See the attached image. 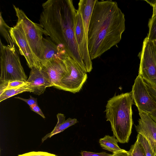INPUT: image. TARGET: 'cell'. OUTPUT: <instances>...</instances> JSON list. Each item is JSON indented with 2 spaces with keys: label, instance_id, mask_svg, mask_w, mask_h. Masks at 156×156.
Returning a JSON list of instances; mask_svg holds the SVG:
<instances>
[{
  "label": "cell",
  "instance_id": "obj_1",
  "mask_svg": "<svg viewBox=\"0 0 156 156\" xmlns=\"http://www.w3.org/2000/svg\"><path fill=\"white\" fill-rule=\"evenodd\" d=\"M42 6L39 25L43 29L44 34L49 37L86 72L75 37L77 10L73 0H48Z\"/></svg>",
  "mask_w": 156,
  "mask_h": 156
},
{
  "label": "cell",
  "instance_id": "obj_2",
  "mask_svg": "<svg viewBox=\"0 0 156 156\" xmlns=\"http://www.w3.org/2000/svg\"><path fill=\"white\" fill-rule=\"evenodd\" d=\"M125 21L124 15L116 2L96 0L88 35V49L91 60L119 43L125 29Z\"/></svg>",
  "mask_w": 156,
  "mask_h": 156
},
{
  "label": "cell",
  "instance_id": "obj_3",
  "mask_svg": "<svg viewBox=\"0 0 156 156\" xmlns=\"http://www.w3.org/2000/svg\"><path fill=\"white\" fill-rule=\"evenodd\" d=\"M133 102L131 91L114 96L106 106L107 121L110 123L113 136L121 143H127L132 132Z\"/></svg>",
  "mask_w": 156,
  "mask_h": 156
},
{
  "label": "cell",
  "instance_id": "obj_4",
  "mask_svg": "<svg viewBox=\"0 0 156 156\" xmlns=\"http://www.w3.org/2000/svg\"><path fill=\"white\" fill-rule=\"evenodd\" d=\"M0 83L9 81L26 82V76L15 47L3 45L0 41Z\"/></svg>",
  "mask_w": 156,
  "mask_h": 156
},
{
  "label": "cell",
  "instance_id": "obj_5",
  "mask_svg": "<svg viewBox=\"0 0 156 156\" xmlns=\"http://www.w3.org/2000/svg\"><path fill=\"white\" fill-rule=\"evenodd\" d=\"M13 7L17 20L21 23L31 49L41 66L44 57V46L43 41V29L39 24L30 20L22 10L14 5H13Z\"/></svg>",
  "mask_w": 156,
  "mask_h": 156
},
{
  "label": "cell",
  "instance_id": "obj_6",
  "mask_svg": "<svg viewBox=\"0 0 156 156\" xmlns=\"http://www.w3.org/2000/svg\"><path fill=\"white\" fill-rule=\"evenodd\" d=\"M138 56L140 59L138 75L146 83L156 89V48L146 37Z\"/></svg>",
  "mask_w": 156,
  "mask_h": 156
},
{
  "label": "cell",
  "instance_id": "obj_7",
  "mask_svg": "<svg viewBox=\"0 0 156 156\" xmlns=\"http://www.w3.org/2000/svg\"><path fill=\"white\" fill-rule=\"evenodd\" d=\"M62 59L67 69L61 80L62 90L73 93L78 92L87 79V72L66 52L63 55Z\"/></svg>",
  "mask_w": 156,
  "mask_h": 156
},
{
  "label": "cell",
  "instance_id": "obj_8",
  "mask_svg": "<svg viewBox=\"0 0 156 156\" xmlns=\"http://www.w3.org/2000/svg\"><path fill=\"white\" fill-rule=\"evenodd\" d=\"M131 92L139 112L150 115L156 112V102L151 95L146 82L139 75L135 80Z\"/></svg>",
  "mask_w": 156,
  "mask_h": 156
},
{
  "label": "cell",
  "instance_id": "obj_9",
  "mask_svg": "<svg viewBox=\"0 0 156 156\" xmlns=\"http://www.w3.org/2000/svg\"><path fill=\"white\" fill-rule=\"evenodd\" d=\"M9 33L14 43L18 47L20 54L23 56L31 69H40L41 64L33 53L27 41L21 22L17 20L16 25L10 27Z\"/></svg>",
  "mask_w": 156,
  "mask_h": 156
},
{
  "label": "cell",
  "instance_id": "obj_10",
  "mask_svg": "<svg viewBox=\"0 0 156 156\" xmlns=\"http://www.w3.org/2000/svg\"><path fill=\"white\" fill-rule=\"evenodd\" d=\"M40 69L51 87L62 90L61 80L66 74L67 69L62 58L49 60L41 66Z\"/></svg>",
  "mask_w": 156,
  "mask_h": 156
},
{
  "label": "cell",
  "instance_id": "obj_11",
  "mask_svg": "<svg viewBox=\"0 0 156 156\" xmlns=\"http://www.w3.org/2000/svg\"><path fill=\"white\" fill-rule=\"evenodd\" d=\"M75 36L79 52L87 72L92 69V64L90 57L88 47V36L84 28L81 14L76 10V20Z\"/></svg>",
  "mask_w": 156,
  "mask_h": 156
},
{
  "label": "cell",
  "instance_id": "obj_12",
  "mask_svg": "<svg viewBox=\"0 0 156 156\" xmlns=\"http://www.w3.org/2000/svg\"><path fill=\"white\" fill-rule=\"evenodd\" d=\"M140 118L135 126L138 133L141 134L147 140L153 151L156 153V122L147 113L139 112Z\"/></svg>",
  "mask_w": 156,
  "mask_h": 156
},
{
  "label": "cell",
  "instance_id": "obj_13",
  "mask_svg": "<svg viewBox=\"0 0 156 156\" xmlns=\"http://www.w3.org/2000/svg\"><path fill=\"white\" fill-rule=\"evenodd\" d=\"M27 81L29 82V87L33 91V93L37 95L43 93L47 87H51L44 77L40 69L35 67L31 69Z\"/></svg>",
  "mask_w": 156,
  "mask_h": 156
},
{
  "label": "cell",
  "instance_id": "obj_14",
  "mask_svg": "<svg viewBox=\"0 0 156 156\" xmlns=\"http://www.w3.org/2000/svg\"><path fill=\"white\" fill-rule=\"evenodd\" d=\"M43 41L44 46V57L41 66L52 59H62V55L65 51L60 48L49 37H43Z\"/></svg>",
  "mask_w": 156,
  "mask_h": 156
},
{
  "label": "cell",
  "instance_id": "obj_15",
  "mask_svg": "<svg viewBox=\"0 0 156 156\" xmlns=\"http://www.w3.org/2000/svg\"><path fill=\"white\" fill-rule=\"evenodd\" d=\"M58 122L53 130L47 134L42 139V142L48 138H51L55 134L63 131L69 127L73 125L78 122L76 119L69 118L65 120L64 115L61 113H58L57 115Z\"/></svg>",
  "mask_w": 156,
  "mask_h": 156
},
{
  "label": "cell",
  "instance_id": "obj_16",
  "mask_svg": "<svg viewBox=\"0 0 156 156\" xmlns=\"http://www.w3.org/2000/svg\"><path fill=\"white\" fill-rule=\"evenodd\" d=\"M118 141L114 136L105 135L104 137L100 138L99 142L101 147L105 150L115 153L122 150L118 146Z\"/></svg>",
  "mask_w": 156,
  "mask_h": 156
},
{
  "label": "cell",
  "instance_id": "obj_17",
  "mask_svg": "<svg viewBox=\"0 0 156 156\" xmlns=\"http://www.w3.org/2000/svg\"><path fill=\"white\" fill-rule=\"evenodd\" d=\"M26 92H33L29 86V82L17 87L7 89L0 92V102L17 94Z\"/></svg>",
  "mask_w": 156,
  "mask_h": 156
},
{
  "label": "cell",
  "instance_id": "obj_18",
  "mask_svg": "<svg viewBox=\"0 0 156 156\" xmlns=\"http://www.w3.org/2000/svg\"><path fill=\"white\" fill-rule=\"evenodd\" d=\"M10 27L6 23L0 14V31L3 37H4L8 45L15 47V44L13 42L10 36L9 30Z\"/></svg>",
  "mask_w": 156,
  "mask_h": 156
},
{
  "label": "cell",
  "instance_id": "obj_19",
  "mask_svg": "<svg viewBox=\"0 0 156 156\" xmlns=\"http://www.w3.org/2000/svg\"><path fill=\"white\" fill-rule=\"evenodd\" d=\"M136 140L142 146L145 156H154L153 151L148 142L146 139L141 134L138 133Z\"/></svg>",
  "mask_w": 156,
  "mask_h": 156
},
{
  "label": "cell",
  "instance_id": "obj_20",
  "mask_svg": "<svg viewBox=\"0 0 156 156\" xmlns=\"http://www.w3.org/2000/svg\"><path fill=\"white\" fill-rule=\"evenodd\" d=\"M148 27L149 30L147 37L150 40L153 41L156 40V15L149 19Z\"/></svg>",
  "mask_w": 156,
  "mask_h": 156
},
{
  "label": "cell",
  "instance_id": "obj_21",
  "mask_svg": "<svg viewBox=\"0 0 156 156\" xmlns=\"http://www.w3.org/2000/svg\"><path fill=\"white\" fill-rule=\"evenodd\" d=\"M27 82V81L15 80L0 83V92L6 90L18 87L25 84Z\"/></svg>",
  "mask_w": 156,
  "mask_h": 156
},
{
  "label": "cell",
  "instance_id": "obj_22",
  "mask_svg": "<svg viewBox=\"0 0 156 156\" xmlns=\"http://www.w3.org/2000/svg\"><path fill=\"white\" fill-rule=\"evenodd\" d=\"M128 152L129 156H145L142 146L137 140Z\"/></svg>",
  "mask_w": 156,
  "mask_h": 156
},
{
  "label": "cell",
  "instance_id": "obj_23",
  "mask_svg": "<svg viewBox=\"0 0 156 156\" xmlns=\"http://www.w3.org/2000/svg\"><path fill=\"white\" fill-rule=\"evenodd\" d=\"M18 156H58L55 154L43 151H31Z\"/></svg>",
  "mask_w": 156,
  "mask_h": 156
},
{
  "label": "cell",
  "instance_id": "obj_24",
  "mask_svg": "<svg viewBox=\"0 0 156 156\" xmlns=\"http://www.w3.org/2000/svg\"><path fill=\"white\" fill-rule=\"evenodd\" d=\"M146 83L151 95L156 102V89L152 87L147 83L146 82ZM150 115L156 122V112L154 114Z\"/></svg>",
  "mask_w": 156,
  "mask_h": 156
},
{
  "label": "cell",
  "instance_id": "obj_25",
  "mask_svg": "<svg viewBox=\"0 0 156 156\" xmlns=\"http://www.w3.org/2000/svg\"><path fill=\"white\" fill-rule=\"evenodd\" d=\"M81 156H111L112 154H109L105 152L100 153H94L83 151L81 153Z\"/></svg>",
  "mask_w": 156,
  "mask_h": 156
},
{
  "label": "cell",
  "instance_id": "obj_26",
  "mask_svg": "<svg viewBox=\"0 0 156 156\" xmlns=\"http://www.w3.org/2000/svg\"><path fill=\"white\" fill-rule=\"evenodd\" d=\"M15 98L23 100L26 102L30 107L33 105L37 104V98L30 95V98L28 99H24L20 97H15Z\"/></svg>",
  "mask_w": 156,
  "mask_h": 156
},
{
  "label": "cell",
  "instance_id": "obj_27",
  "mask_svg": "<svg viewBox=\"0 0 156 156\" xmlns=\"http://www.w3.org/2000/svg\"><path fill=\"white\" fill-rule=\"evenodd\" d=\"M30 108L31 110L39 115L43 118L44 119L45 118V117L44 114L37 104L33 105L30 107Z\"/></svg>",
  "mask_w": 156,
  "mask_h": 156
},
{
  "label": "cell",
  "instance_id": "obj_28",
  "mask_svg": "<svg viewBox=\"0 0 156 156\" xmlns=\"http://www.w3.org/2000/svg\"><path fill=\"white\" fill-rule=\"evenodd\" d=\"M145 1L150 5L153 8V14L151 17H154L156 15V0H147Z\"/></svg>",
  "mask_w": 156,
  "mask_h": 156
},
{
  "label": "cell",
  "instance_id": "obj_29",
  "mask_svg": "<svg viewBox=\"0 0 156 156\" xmlns=\"http://www.w3.org/2000/svg\"><path fill=\"white\" fill-rule=\"evenodd\" d=\"M111 156H129L128 151L123 149L118 152L113 153Z\"/></svg>",
  "mask_w": 156,
  "mask_h": 156
},
{
  "label": "cell",
  "instance_id": "obj_30",
  "mask_svg": "<svg viewBox=\"0 0 156 156\" xmlns=\"http://www.w3.org/2000/svg\"><path fill=\"white\" fill-rule=\"evenodd\" d=\"M154 44L156 48V40L153 41Z\"/></svg>",
  "mask_w": 156,
  "mask_h": 156
},
{
  "label": "cell",
  "instance_id": "obj_31",
  "mask_svg": "<svg viewBox=\"0 0 156 156\" xmlns=\"http://www.w3.org/2000/svg\"><path fill=\"white\" fill-rule=\"evenodd\" d=\"M154 156H156V153L155 154Z\"/></svg>",
  "mask_w": 156,
  "mask_h": 156
}]
</instances>
